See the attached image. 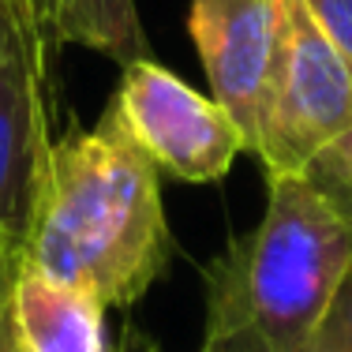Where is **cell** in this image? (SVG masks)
Listing matches in <instances>:
<instances>
[{"mask_svg": "<svg viewBox=\"0 0 352 352\" xmlns=\"http://www.w3.org/2000/svg\"><path fill=\"white\" fill-rule=\"evenodd\" d=\"M173 251L157 165L113 109L90 131L53 142L45 191L23 263L105 307L135 304Z\"/></svg>", "mask_w": 352, "mask_h": 352, "instance_id": "6da1fadb", "label": "cell"}, {"mask_svg": "<svg viewBox=\"0 0 352 352\" xmlns=\"http://www.w3.org/2000/svg\"><path fill=\"white\" fill-rule=\"evenodd\" d=\"M352 274V229L304 176H270L266 214L206 266L199 352H307Z\"/></svg>", "mask_w": 352, "mask_h": 352, "instance_id": "7a4b0ae2", "label": "cell"}, {"mask_svg": "<svg viewBox=\"0 0 352 352\" xmlns=\"http://www.w3.org/2000/svg\"><path fill=\"white\" fill-rule=\"evenodd\" d=\"M278 4L270 72L251 150L266 176H300L318 150L352 128V72L304 0Z\"/></svg>", "mask_w": 352, "mask_h": 352, "instance_id": "3957f363", "label": "cell"}, {"mask_svg": "<svg viewBox=\"0 0 352 352\" xmlns=\"http://www.w3.org/2000/svg\"><path fill=\"white\" fill-rule=\"evenodd\" d=\"M109 109L157 173L184 184L221 180L240 150H251L244 128L214 98L199 94L150 56L124 64L120 90Z\"/></svg>", "mask_w": 352, "mask_h": 352, "instance_id": "277c9868", "label": "cell"}, {"mask_svg": "<svg viewBox=\"0 0 352 352\" xmlns=\"http://www.w3.org/2000/svg\"><path fill=\"white\" fill-rule=\"evenodd\" d=\"M45 41L30 4L19 0L0 38V248L27 251L49 173Z\"/></svg>", "mask_w": 352, "mask_h": 352, "instance_id": "5b68a950", "label": "cell"}, {"mask_svg": "<svg viewBox=\"0 0 352 352\" xmlns=\"http://www.w3.org/2000/svg\"><path fill=\"white\" fill-rule=\"evenodd\" d=\"M188 30L203 56L214 102L244 128L251 146L258 124V98H263L274 38H278V4L274 0H191Z\"/></svg>", "mask_w": 352, "mask_h": 352, "instance_id": "8992f818", "label": "cell"}, {"mask_svg": "<svg viewBox=\"0 0 352 352\" xmlns=\"http://www.w3.org/2000/svg\"><path fill=\"white\" fill-rule=\"evenodd\" d=\"M12 322L27 352H109L102 300L41 278L27 263L12 281Z\"/></svg>", "mask_w": 352, "mask_h": 352, "instance_id": "52a82bcc", "label": "cell"}, {"mask_svg": "<svg viewBox=\"0 0 352 352\" xmlns=\"http://www.w3.org/2000/svg\"><path fill=\"white\" fill-rule=\"evenodd\" d=\"M41 41L87 45L120 64L150 56L135 0H27Z\"/></svg>", "mask_w": 352, "mask_h": 352, "instance_id": "ba28073f", "label": "cell"}, {"mask_svg": "<svg viewBox=\"0 0 352 352\" xmlns=\"http://www.w3.org/2000/svg\"><path fill=\"white\" fill-rule=\"evenodd\" d=\"M307 188L330 206L333 214L352 229V128L338 135L326 150H318L304 173Z\"/></svg>", "mask_w": 352, "mask_h": 352, "instance_id": "9c48e42d", "label": "cell"}, {"mask_svg": "<svg viewBox=\"0 0 352 352\" xmlns=\"http://www.w3.org/2000/svg\"><path fill=\"white\" fill-rule=\"evenodd\" d=\"M307 352H352V274L338 289Z\"/></svg>", "mask_w": 352, "mask_h": 352, "instance_id": "30bf717a", "label": "cell"}, {"mask_svg": "<svg viewBox=\"0 0 352 352\" xmlns=\"http://www.w3.org/2000/svg\"><path fill=\"white\" fill-rule=\"evenodd\" d=\"M304 4L352 72V0H304Z\"/></svg>", "mask_w": 352, "mask_h": 352, "instance_id": "8fae6325", "label": "cell"}, {"mask_svg": "<svg viewBox=\"0 0 352 352\" xmlns=\"http://www.w3.org/2000/svg\"><path fill=\"white\" fill-rule=\"evenodd\" d=\"M19 263H23V251L0 248V352H27L15 338V322H12V281Z\"/></svg>", "mask_w": 352, "mask_h": 352, "instance_id": "7c38bea8", "label": "cell"}, {"mask_svg": "<svg viewBox=\"0 0 352 352\" xmlns=\"http://www.w3.org/2000/svg\"><path fill=\"white\" fill-rule=\"evenodd\" d=\"M113 352H157V349H154L150 338H142V333H135V330H124L120 345H116Z\"/></svg>", "mask_w": 352, "mask_h": 352, "instance_id": "4fadbf2b", "label": "cell"}, {"mask_svg": "<svg viewBox=\"0 0 352 352\" xmlns=\"http://www.w3.org/2000/svg\"><path fill=\"white\" fill-rule=\"evenodd\" d=\"M15 4H19V0H0V38H4V27H8V19H12Z\"/></svg>", "mask_w": 352, "mask_h": 352, "instance_id": "5bb4252c", "label": "cell"}]
</instances>
